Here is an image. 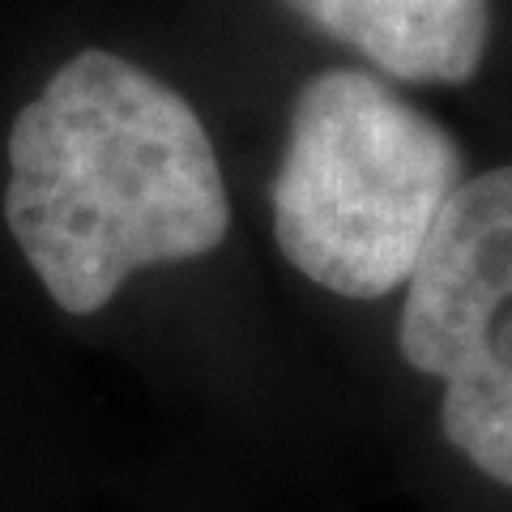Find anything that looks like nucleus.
I'll use <instances>...</instances> for the list:
<instances>
[{"label":"nucleus","mask_w":512,"mask_h":512,"mask_svg":"<svg viewBox=\"0 0 512 512\" xmlns=\"http://www.w3.org/2000/svg\"><path fill=\"white\" fill-rule=\"evenodd\" d=\"M397 346L444 384V440L512 487V167L474 175L444 205L406 282Z\"/></svg>","instance_id":"nucleus-3"},{"label":"nucleus","mask_w":512,"mask_h":512,"mask_svg":"<svg viewBox=\"0 0 512 512\" xmlns=\"http://www.w3.org/2000/svg\"><path fill=\"white\" fill-rule=\"evenodd\" d=\"M466 184L448 128L363 69H325L291 107L274 175V239L308 282L380 299L410 282Z\"/></svg>","instance_id":"nucleus-2"},{"label":"nucleus","mask_w":512,"mask_h":512,"mask_svg":"<svg viewBox=\"0 0 512 512\" xmlns=\"http://www.w3.org/2000/svg\"><path fill=\"white\" fill-rule=\"evenodd\" d=\"M5 222L56 308L90 316L133 269L214 252L231 231V201L184 94L90 47L9 128Z\"/></svg>","instance_id":"nucleus-1"},{"label":"nucleus","mask_w":512,"mask_h":512,"mask_svg":"<svg viewBox=\"0 0 512 512\" xmlns=\"http://www.w3.org/2000/svg\"><path fill=\"white\" fill-rule=\"evenodd\" d=\"M320 35L346 43L410 86H466L483 69L487 0H282Z\"/></svg>","instance_id":"nucleus-4"}]
</instances>
